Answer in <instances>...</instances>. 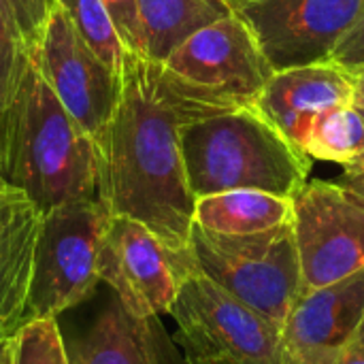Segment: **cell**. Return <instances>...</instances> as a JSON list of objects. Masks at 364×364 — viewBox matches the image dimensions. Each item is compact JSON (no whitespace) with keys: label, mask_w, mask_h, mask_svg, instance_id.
I'll list each match as a JSON object with an SVG mask.
<instances>
[{"label":"cell","mask_w":364,"mask_h":364,"mask_svg":"<svg viewBox=\"0 0 364 364\" xmlns=\"http://www.w3.org/2000/svg\"><path fill=\"white\" fill-rule=\"evenodd\" d=\"M220 115L179 92L160 62L126 53L119 102L96 141L98 200L109 215L141 222L173 252L190 254L196 198L188 186L181 128Z\"/></svg>","instance_id":"6da1fadb"},{"label":"cell","mask_w":364,"mask_h":364,"mask_svg":"<svg viewBox=\"0 0 364 364\" xmlns=\"http://www.w3.org/2000/svg\"><path fill=\"white\" fill-rule=\"evenodd\" d=\"M0 183L19 192L41 213L98 198V145L62 107L32 62L15 98L0 111Z\"/></svg>","instance_id":"7a4b0ae2"},{"label":"cell","mask_w":364,"mask_h":364,"mask_svg":"<svg viewBox=\"0 0 364 364\" xmlns=\"http://www.w3.org/2000/svg\"><path fill=\"white\" fill-rule=\"evenodd\" d=\"M181 156L194 198L230 190H260L292 198L311 171V160L299 154L254 107L186 124Z\"/></svg>","instance_id":"3957f363"},{"label":"cell","mask_w":364,"mask_h":364,"mask_svg":"<svg viewBox=\"0 0 364 364\" xmlns=\"http://www.w3.org/2000/svg\"><path fill=\"white\" fill-rule=\"evenodd\" d=\"M194 267L279 331L301 296L292 220L254 235H218L194 224Z\"/></svg>","instance_id":"277c9868"},{"label":"cell","mask_w":364,"mask_h":364,"mask_svg":"<svg viewBox=\"0 0 364 364\" xmlns=\"http://www.w3.org/2000/svg\"><path fill=\"white\" fill-rule=\"evenodd\" d=\"M160 66L179 92L218 113L254 107L275 75L256 36L235 13L188 36Z\"/></svg>","instance_id":"5b68a950"},{"label":"cell","mask_w":364,"mask_h":364,"mask_svg":"<svg viewBox=\"0 0 364 364\" xmlns=\"http://www.w3.org/2000/svg\"><path fill=\"white\" fill-rule=\"evenodd\" d=\"M109 211L98 198L60 205L41 218L28 316L58 318L96 292L98 256Z\"/></svg>","instance_id":"8992f818"},{"label":"cell","mask_w":364,"mask_h":364,"mask_svg":"<svg viewBox=\"0 0 364 364\" xmlns=\"http://www.w3.org/2000/svg\"><path fill=\"white\" fill-rule=\"evenodd\" d=\"M168 316L188 363L282 364L279 328L194 264L183 273Z\"/></svg>","instance_id":"52a82bcc"},{"label":"cell","mask_w":364,"mask_h":364,"mask_svg":"<svg viewBox=\"0 0 364 364\" xmlns=\"http://www.w3.org/2000/svg\"><path fill=\"white\" fill-rule=\"evenodd\" d=\"M292 232L301 296L364 269V200L337 181H305L292 196Z\"/></svg>","instance_id":"ba28073f"},{"label":"cell","mask_w":364,"mask_h":364,"mask_svg":"<svg viewBox=\"0 0 364 364\" xmlns=\"http://www.w3.org/2000/svg\"><path fill=\"white\" fill-rule=\"evenodd\" d=\"M28 53L62 107L98 141L119 102L122 73L96 55L58 2Z\"/></svg>","instance_id":"9c48e42d"},{"label":"cell","mask_w":364,"mask_h":364,"mask_svg":"<svg viewBox=\"0 0 364 364\" xmlns=\"http://www.w3.org/2000/svg\"><path fill=\"white\" fill-rule=\"evenodd\" d=\"M192 264V254L173 252L141 222L109 215L98 256V277L132 314L141 318L168 316L181 277Z\"/></svg>","instance_id":"30bf717a"},{"label":"cell","mask_w":364,"mask_h":364,"mask_svg":"<svg viewBox=\"0 0 364 364\" xmlns=\"http://www.w3.org/2000/svg\"><path fill=\"white\" fill-rule=\"evenodd\" d=\"M241 17L277 70L326 62L363 17L364 0H235Z\"/></svg>","instance_id":"8fae6325"},{"label":"cell","mask_w":364,"mask_h":364,"mask_svg":"<svg viewBox=\"0 0 364 364\" xmlns=\"http://www.w3.org/2000/svg\"><path fill=\"white\" fill-rule=\"evenodd\" d=\"M364 320V269L303 294L282 331V364H335Z\"/></svg>","instance_id":"7c38bea8"},{"label":"cell","mask_w":364,"mask_h":364,"mask_svg":"<svg viewBox=\"0 0 364 364\" xmlns=\"http://www.w3.org/2000/svg\"><path fill=\"white\" fill-rule=\"evenodd\" d=\"M343 105H354L352 73L326 60L277 70L256 98L254 109L303 154L314 117Z\"/></svg>","instance_id":"4fadbf2b"},{"label":"cell","mask_w":364,"mask_h":364,"mask_svg":"<svg viewBox=\"0 0 364 364\" xmlns=\"http://www.w3.org/2000/svg\"><path fill=\"white\" fill-rule=\"evenodd\" d=\"M68 348L70 364H186L160 318H141L113 296L94 324Z\"/></svg>","instance_id":"5bb4252c"},{"label":"cell","mask_w":364,"mask_h":364,"mask_svg":"<svg viewBox=\"0 0 364 364\" xmlns=\"http://www.w3.org/2000/svg\"><path fill=\"white\" fill-rule=\"evenodd\" d=\"M43 213L19 198L0 218V331L13 335L28 316L34 245Z\"/></svg>","instance_id":"9a60e30c"},{"label":"cell","mask_w":364,"mask_h":364,"mask_svg":"<svg viewBox=\"0 0 364 364\" xmlns=\"http://www.w3.org/2000/svg\"><path fill=\"white\" fill-rule=\"evenodd\" d=\"M228 15V0H136L139 53L162 62L188 36Z\"/></svg>","instance_id":"2e32d148"},{"label":"cell","mask_w":364,"mask_h":364,"mask_svg":"<svg viewBox=\"0 0 364 364\" xmlns=\"http://www.w3.org/2000/svg\"><path fill=\"white\" fill-rule=\"evenodd\" d=\"M292 220V198L260 192L230 190L196 198L194 224L218 235H254Z\"/></svg>","instance_id":"e0dca14e"},{"label":"cell","mask_w":364,"mask_h":364,"mask_svg":"<svg viewBox=\"0 0 364 364\" xmlns=\"http://www.w3.org/2000/svg\"><path fill=\"white\" fill-rule=\"evenodd\" d=\"M303 154L314 162L354 166L364 162V115L356 105L328 109L314 117Z\"/></svg>","instance_id":"ac0fdd59"},{"label":"cell","mask_w":364,"mask_h":364,"mask_svg":"<svg viewBox=\"0 0 364 364\" xmlns=\"http://www.w3.org/2000/svg\"><path fill=\"white\" fill-rule=\"evenodd\" d=\"M79 36L100 55L109 66L122 73L128 49L124 47L111 15L102 0H55Z\"/></svg>","instance_id":"d6986e66"},{"label":"cell","mask_w":364,"mask_h":364,"mask_svg":"<svg viewBox=\"0 0 364 364\" xmlns=\"http://www.w3.org/2000/svg\"><path fill=\"white\" fill-rule=\"evenodd\" d=\"M11 364H70L55 318H26L9 335Z\"/></svg>","instance_id":"ffe728a7"},{"label":"cell","mask_w":364,"mask_h":364,"mask_svg":"<svg viewBox=\"0 0 364 364\" xmlns=\"http://www.w3.org/2000/svg\"><path fill=\"white\" fill-rule=\"evenodd\" d=\"M28 62V45L11 11L0 0V111L15 98Z\"/></svg>","instance_id":"44dd1931"},{"label":"cell","mask_w":364,"mask_h":364,"mask_svg":"<svg viewBox=\"0 0 364 364\" xmlns=\"http://www.w3.org/2000/svg\"><path fill=\"white\" fill-rule=\"evenodd\" d=\"M2 2L11 11L21 36L30 49L34 45L36 36L41 34L55 0H2Z\"/></svg>","instance_id":"7402d4cb"},{"label":"cell","mask_w":364,"mask_h":364,"mask_svg":"<svg viewBox=\"0 0 364 364\" xmlns=\"http://www.w3.org/2000/svg\"><path fill=\"white\" fill-rule=\"evenodd\" d=\"M111 21L124 43L132 53H139V19H136V0H102Z\"/></svg>","instance_id":"603a6c76"},{"label":"cell","mask_w":364,"mask_h":364,"mask_svg":"<svg viewBox=\"0 0 364 364\" xmlns=\"http://www.w3.org/2000/svg\"><path fill=\"white\" fill-rule=\"evenodd\" d=\"M331 62L339 64L346 70H358L364 66V13L363 17L343 34V38L333 49Z\"/></svg>","instance_id":"cb8c5ba5"},{"label":"cell","mask_w":364,"mask_h":364,"mask_svg":"<svg viewBox=\"0 0 364 364\" xmlns=\"http://www.w3.org/2000/svg\"><path fill=\"white\" fill-rule=\"evenodd\" d=\"M339 186H343L346 190L354 192L356 196H360L364 200V162L363 164H354V166H346L343 173L333 179Z\"/></svg>","instance_id":"d4e9b609"},{"label":"cell","mask_w":364,"mask_h":364,"mask_svg":"<svg viewBox=\"0 0 364 364\" xmlns=\"http://www.w3.org/2000/svg\"><path fill=\"white\" fill-rule=\"evenodd\" d=\"M19 198H23L19 192H15V190H11V188H6V186L0 183V218H2Z\"/></svg>","instance_id":"484cf974"},{"label":"cell","mask_w":364,"mask_h":364,"mask_svg":"<svg viewBox=\"0 0 364 364\" xmlns=\"http://www.w3.org/2000/svg\"><path fill=\"white\" fill-rule=\"evenodd\" d=\"M335 364H364V346L352 343Z\"/></svg>","instance_id":"4316f807"},{"label":"cell","mask_w":364,"mask_h":364,"mask_svg":"<svg viewBox=\"0 0 364 364\" xmlns=\"http://www.w3.org/2000/svg\"><path fill=\"white\" fill-rule=\"evenodd\" d=\"M354 79V105L364 109V66L358 70H352Z\"/></svg>","instance_id":"83f0119b"},{"label":"cell","mask_w":364,"mask_h":364,"mask_svg":"<svg viewBox=\"0 0 364 364\" xmlns=\"http://www.w3.org/2000/svg\"><path fill=\"white\" fill-rule=\"evenodd\" d=\"M0 364H11V348H9V337L0 341Z\"/></svg>","instance_id":"f1b7e54d"},{"label":"cell","mask_w":364,"mask_h":364,"mask_svg":"<svg viewBox=\"0 0 364 364\" xmlns=\"http://www.w3.org/2000/svg\"><path fill=\"white\" fill-rule=\"evenodd\" d=\"M354 343L364 346V320H363V326H360V331H358V335H356V341H354Z\"/></svg>","instance_id":"f546056e"},{"label":"cell","mask_w":364,"mask_h":364,"mask_svg":"<svg viewBox=\"0 0 364 364\" xmlns=\"http://www.w3.org/2000/svg\"><path fill=\"white\" fill-rule=\"evenodd\" d=\"M186 364H228V363H220V360H213V363H188V360H186Z\"/></svg>","instance_id":"4dcf8cb0"},{"label":"cell","mask_w":364,"mask_h":364,"mask_svg":"<svg viewBox=\"0 0 364 364\" xmlns=\"http://www.w3.org/2000/svg\"><path fill=\"white\" fill-rule=\"evenodd\" d=\"M4 337H9V335H4V333H2V331H0V341H2V339H4Z\"/></svg>","instance_id":"1f68e13d"},{"label":"cell","mask_w":364,"mask_h":364,"mask_svg":"<svg viewBox=\"0 0 364 364\" xmlns=\"http://www.w3.org/2000/svg\"><path fill=\"white\" fill-rule=\"evenodd\" d=\"M358 109H360V111H363V115H364V109H363V107H358ZM360 164H363V162H360Z\"/></svg>","instance_id":"d6a6232c"},{"label":"cell","mask_w":364,"mask_h":364,"mask_svg":"<svg viewBox=\"0 0 364 364\" xmlns=\"http://www.w3.org/2000/svg\"><path fill=\"white\" fill-rule=\"evenodd\" d=\"M228 2H230V4H232V2H235V0H228Z\"/></svg>","instance_id":"836d02e7"}]
</instances>
